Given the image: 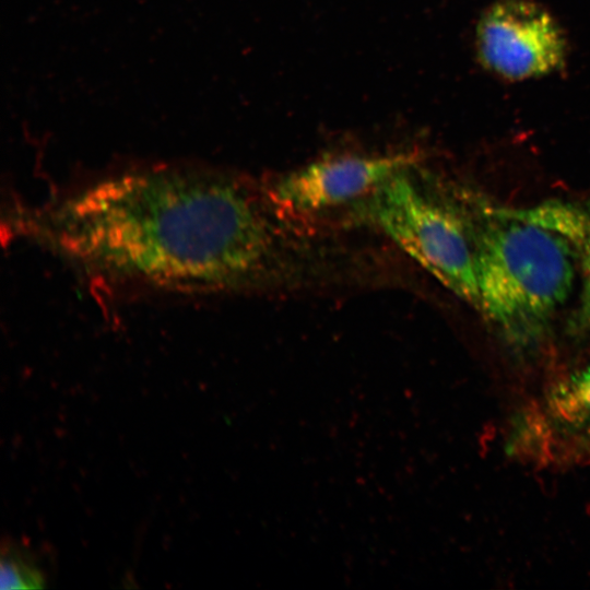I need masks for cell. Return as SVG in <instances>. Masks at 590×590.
I'll use <instances>...</instances> for the list:
<instances>
[{
	"instance_id": "obj_2",
	"label": "cell",
	"mask_w": 590,
	"mask_h": 590,
	"mask_svg": "<svg viewBox=\"0 0 590 590\" xmlns=\"http://www.w3.org/2000/svg\"><path fill=\"white\" fill-rule=\"evenodd\" d=\"M480 311L517 352L543 340L551 319L570 294L574 255L555 233L486 208L471 217Z\"/></svg>"
},
{
	"instance_id": "obj_8",
	"label": "cell",
	"mask_w": 590,
	"mask_h": 590,
	"mask_svg": "<svg viewBox=\"0 0 590 590\" xmlns=\"http://www.w3.org/2000/svg\"><path fill=\"white\" fill-rule=\"evenodd\" d=\"M547 411L557 422L573 426L590 421V366L556 385L547 397Z\"/></svg>"
},
{
	"instance_id": "obj_4",
	"label": "cell",
	"mask_w": 590,
	"mask_h": 590,
	"mask_svg": "<svg viewBox=\"0 0 590 590\" xmlns=\"http://www.w3.org/2000/svg\"><path fill=\"white\" fill-rule=\"evenodd\" d=\"M476 47L486 69L514 81L555 71L566 52L557 22L528 0H502L491 5L477 25Z\"/></svg>"
},
{
	"instance_id": "obj_9",
	"label": "cell",
	"mask_w": 590,
	"mask_h": 590,
	"mask_svg": "<svg viewBox=\"0 0 590 590\" xmlns=\"http://www.w3.org/2000/svg\"><path fill=\"white\" fill-rule=\"evenodd\" d=\"M574 322L577 330L590 331V273L586 274L580 304Z\"/></svg>"
},
{
	"instance_id": "obj_5",
	"label": "cell",
	"mask_w": 590,
	"mask_h": 590,
	"mask_svg": "<svg viewBox=\"0 0 590 590\" xmlns=\"http://www.w3.org/2000/svg\"><path fill=\"white\" fill-rule=\"evenodd\" d=\"M417 162L411 153L322 158L278 179L271 202L290 214L309 215L352 205L400 169Z\"/></svg>"
},
{
	"instance_id": "obj_1",
	"label": "cell",
	"mask_w": 590,
	"mask_h": 590,
	"mask_svg": "<svg viewBox=\"0 0 590 590\" xmlns=\"http://www.w3.org/2000/svg\"><path fill=\"white\" fill-rule=\"evenodd\" d=\"M30 232L111 281L217 292L262 280L279 233L247 180L155 167L91 185L33 214Z\"/></svg>"
},
{
	"instance_id": "obj_7",
	"label": "cell",
	"mask_w": 590,
	"mask_h": 590,
	"mask_svg": "<svg viewBox=\"0 0 590 590\" xmlns=\"http://www.w3.org/2000/svg\"><path fill=\"white\" fill-rule=\"evenodd\" d=\"M1 589H40L48 575L36 551L13 538H3L0 553Z\"/></svg>"
},
{
	"instance_id": "obj_6",
	"label": "cell",
	"mask_w": 590,
	"mask_h": 590,
	"mask_svg": "<svg viewBox=\"0 0 590 590\" xmlns=\"http://www.w3.org/2000/svg\"><path fill=\"white\" fill-rule=\"evenodd\" d=\"M507 210L514 216L538 224L563 238L585 273H590V205L552 200L530 208Z\"/></svg>"
},
{
	"instance_id": "obj_3",
	"label": "cell",
	"mask_w": 590,
	"mask_h": 590,
	"mask_svg": "<svg viewBox=\"0 0 590 590\" xmlns=\"http://www.w3.org/2000/svg\"><path fill=\"white\" fill-rule=\"evenodd\" d=\"M416 164L400 169L353 203L354 220L382 232L442 285L480 310L467 213L438 192Z\"/></svg>"
}]
</instances>
